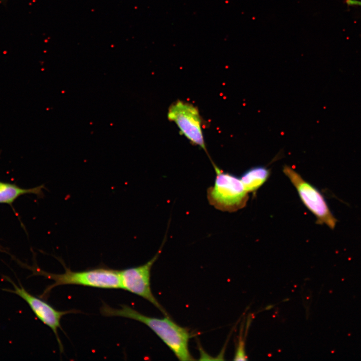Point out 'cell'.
Masks as SVG:
<instances>
[{"mask_svg":"<svg viewBox=\"0 0 361 361\" xmlns=\"http://www.w3.org/2000/svg\"><path fill=\"white\" fill-rule=\"evenodd\" d=\"M101 314L107 317L120 316L141 322L149 327L180 360H192L194 358L189 349L191 337L189 330L171 320L167 316L163 318L143 315L131 307L122 305L114 308L103 303Z\"/></svg>","mask_w":361,"mask_h":361,"instance_id":"obj_1","label":"cell"},{"mask_svg":"<svg viewBox=\"0 0 361 361\" xmlns=\"http://www.w3.org/2000/svg\"><path fill=\"white\" fill-rule=\"evenodd\" d=\"M160 252V249L151 260L142 265L119 271L121 289L146 299L167 316L165 309L153 296L150 288V270Z\"/></svg>","mask_w":361,"mask_h":361,"instance_id":"obj_6","label":"cell"},{"mask_svg":"<svg viewBox=\"0 0 361 361\" xmlns=\"http://www.w3.org/2000/svg\"><path fill=\"white\" fill-rule=\"evenodd\" d=\"M14 289L12 292L23 298L29 305L36 316L53 331L58 341L61 352L63 347L58 333V329L61 328V319L62 316L68 313L76 312V310L58 311L46 302L29 293L23 287L13 284Z\"/></svg>","mask_w":361,"mask_h":361,"instance_id":"obj_7","label":"cell"},{"mask_svg":"<svg viewBox=\"0 0 361 361\" xmlns=\"http://www.w3.org/2000/svg\"><path fill=\"white\" fill-rule=\"evenodd\" d=\"M270 170L263 166L252 167L242 175L240 179L246 191L254 193L258 190L268 179Z\"/></svg>","mask_w":361,"mask_h":361,"instance_id":"obj_9","label":"cell"},{"mask_svg":"<svg viewBox=\"0 0 361 361\" xmlns=\"http://www.w3.org/2000/svg\"><path fill=\"white\" fill-rule=\"evenodd\" d=\"M44 185L30 189L21 188L16 184L0 181V204L12 205L20 196L26 194L43 195Z\"/></svg>","mask_w":361,"mask_h":361,"instance_id":"obj_8","label":"cell"},{"mask_svg":"<svg viewBox=\"0 0 361 361\" xmlns=\"http://www.w3.org/2000/svg\"><path fill=\"white\" fill-rule=\"evenodd\" d=\"M167 117L176 124L181 134L195 145L208 153L203 130V119L199 109L194 104L177 100L168 107Z\"/></svg>","mask_w":361,"mask_h":361,"instance_id":"obj_5","label":"cell"},{"mask_svg":"<svg viewBox=\"0 0 361 361\" xmlns=\"http://www.w3.org/2000/svg\"><path fill=\"white\" fill-rule=\"evenodd\" d=\"M65 271L54 274L38 270L39 274L54 281L43 294L48 296L55 287L64 285H77L103 289H121L119 271L98 268L82 271H73L65 266Z\"/></svg>","mask_w":361,"mask_h":361,"instance_id":"obj_3","label":"cell"},{"mask_svg":"<svg viewBox=\"0 0 361 361\" xmlns=\"http://www.w3.org/2000/svg\"><path fill=\"white\" fill-rule=\"evenodd\" d=\"M216 172L214 185L207 190V198L210 205L216 209L230 213L244 208L249 199L240 179L224 171L212 162Z\"/></svg>","mask_w":361,"mask_h":361,"instance_id":"obj_2","label":"cell"},{"mask_svg":"<svg viewBox=\"0 0 361 361\" xmlns=\"http://www.w3.org/2000/svg\"><path fill=\"white\" fill-rule=\"evenodd\" d=\"M283 172L296 189L303 204L316 217V224H325L334 229L337 220L319 190L289 166L284 165Z\"/></svg>","mask_w":361,"mask_h":361,"instance_id":"obj_4","label":"cell"}]
</instances>
